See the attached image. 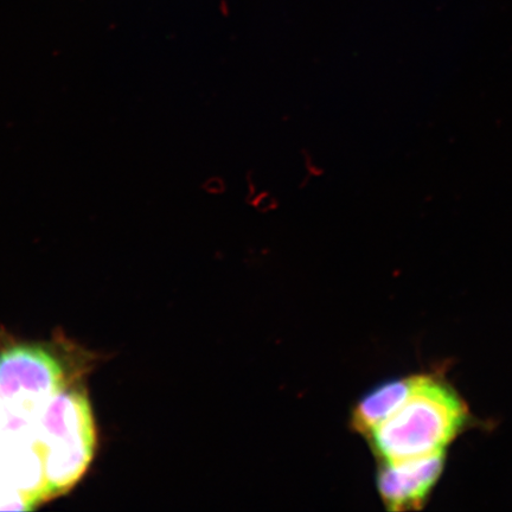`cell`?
Returning a JSON list of instances; mask_svg holds the SVG:
<instances>
[{"mask_svg":"<svg viewBox=\"0 0 512 512\" xmlns=\"http://www.w3.org/2000/svg\"><path fill=\"white\" fill-rule=\"evenodd\" d=\"M464 402L432 376H419L408 400L368 434L371 451L380 462L431 456L443 452L466 421Z\"/></svg>","mask_w":512,"mask_h":512,"instance_id":"1","label":"cell"},{"mask_svg":"<svg viewBox=\"0 0 512 512\" xmlns=\"http://www.w3.org/2000/svg\"><path fill=\"white\" fill-rule=\"evenodd\" d=\"M95 445L94 418L86 390L70 383L49 402L38 427V450L51 498L67 494L85 475Z\"/></svg>","mask_w":512,"mask_h":512,"instance_id":"2","label":"cell"},{"mask_svg":"<svg viewBox=\"0 0 512 512\" xmlns=\"http://www.w3.org/2000/svg\"><path fill=\"white\" fill-rule=\"evenodd\" d=\"M68 384L59 360L40 345H17L0 352V398L6 411L18 418L40 419Z\"/></svg>","mask_w":512,"mask_h":512,"instance_id":"3","label":"cell"},{"mask_svg":"<svg viewBox=\"0 0 512 512\" xmlns=\"http://www.w3.org/2000/svg\"><path fill=\"white\" fill-rule=\"evenodd\" d=\"M444 463V451L399 462H380L376 484L383 504L390 511L419 509L437 484Z\"/></svg>","mask_w":512,"mask_h":512,"instance_id":"4","label":"cell"},{"mask_svg":"<svg viewBox=\"0 0 512 512\" xmlns=\"http://www.w3.org/2000/svg\"><path fill=\"white\" fill-rule=\"evenodd\" d=\"M418 379L419 376H413L384 382L363 396L351 413L352 431L367 438L408 400Z\"/></svg>","mask_w":512,"mask_h":512,"instance_id":"5","label":"cell"}]
</instances>
